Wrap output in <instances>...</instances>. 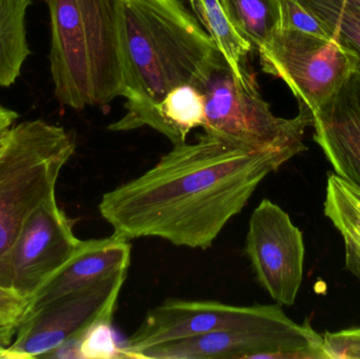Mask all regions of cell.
<instances>
[{"mask_svg": "<svg viewBox=\"0 0 360 359\" xmlns=\"http://www.w3.org/2000/svg\"><path fill=\"white\" fill-rule=\"evenodd\" d=\"M0 287L12 289L11 254L27 217L55 195L61 169L75 152L73 135L41 119L0 137Z\"/></svg>", "mask_w": 360, "mask_h": 359, "instance_id": "cell-4", "label": "cell"}, {"mask_svg": "<svg viewBox=\"0 0 360 359\" xmlns=\"http://www.w3.org/2000/svg\"><path fill=\"white\" fill-rule=\"evenodd\" d=\"M281 1V27L285 29L300 30L315 35L329 37L321 23L296 0ZM330 38V37H329Z\"/></svg>", "mask_w": 360, "mask_h": 359, "instance_id": "cell-21", "label": "cell"}, {"mask_svg": "<svg viewBox=\"0 0 360 359\" xmlns=\"http://www.w3.org/2000/svg\"><path fill=\"white\" fill-rule=\"evenodd\" d=\"M134 359H328L323 337L285 318L254 328L219 331L143 348Z\"/></svg>", "mask_w": 360, "mask_h": 359, "instance_id": "cell-7", "label": "cell"}, {"mask_svg": "<svg viewBox=\"0 0 360 359\" xmlns=\"http://www.w3.org/2000/svg\"><path fill=\"white\" fill-rule=\"evenodd\" d=\"M264 73L281 78L314 112L357 71L359 61L335 40L281 27L258 50Z\"/></svg>", "mask_w": 360, "mask_h": 359, "instance_id": "cell-6", "label": "cell"}, {"mask_svg": "<svg viewBox=\"0 0 360 359\" xmlns=\"http://www.w3.org/2000/svg\"><path fill=\"white\" fill-rule=\"evenodd\" d=\"M331 39L350 51L360 71V4L356 0H296Z\"/></svg>", "mask_w": 360, "mask_h": 359, "instance_id": "cell-18", "label": "cell"}, {"mask_svg": "<svg viewBox=\"0 0 360 359\" xmlns=\"http://www.w3.org/2000/svg\"><path fill=\"white\" fill-rule=\"evenodd\" d=\"M130 263L131 244L128 240L113 235L82 240L73 256L36 291L21 320L59 297L129 270Z\"/></svg>", "mask_w": 360, "mask_h": 359, "instance_id": "cell-13", "label": "cell"}, {"mask_svg": "<svg viewBox=\"0 0 360 359\" xmlns=\"http://www.w3.org/2000/svg\"><path fill=\"white\" fill-rule=\"evenodd\" d=\"M80 242L56 195L46 198L27 217L13 246L12 290L30 303L36 291L73 256Z\"/></svg>", "mask_w": 360, "mask_h": 359, "instance_id": "cell-11", "label": "cell"}, {"mask_svg": "<svg viewBox=\"0 0 360 359\" xmlns=\"http://www.w3.org/2000/svg\"><path fill=\"white\" fill-rule=\"evenodd\" d=\"M194 86L205 96L207 134L248 151H306L304 132L313 124L308 105L298 101L300 112L291 119L275 115L248 65L236 75L218 51Z\"/></svg>", "mask_w": 360, "mask_h": 359, "instance_id": "cell-5", "label": "cell"}, {"mask_svg": "<svg viewBox=\"0 0 360 359\" xmlns=\"http://www.w3.org/2000/svg\"><path fill=\"white\" fill-rule=\"evenodd\" d=\"M18 117L17 112L8 109L0 103V136L13 126Z\"/></svg>", "mask_w": 360, "mask_h": 359, "instance_id": "cell-24", "label": "cell"}, {"mask_svg": "<svg viewBox=\"0 0 360 359\" xmlns=\"http://www.w3.org/2000/svg\"><path fill=\"white\" fill-rule=\"evenodd\" d=\"M287 318L279 305L249 307L218 301L168 299L147 312L136 331L120 347L122 358L143 348L219 331L254 328Z\"/></svg>", "mask_w": 360, "mask_h": 359, "instance_id": "cell-9", "label": "cell"}, {"mask_svg": "<svg viewBox=\"0 0 360 359\" xmlns=\"http://www.w3.org/2000/svg\"><path fill=\"white\" fill-rule=\"evenodd\" d=\"M17 324L0 318V346L8 347L12 344L13 337L16 334Z\"/></svg>", "mask_w": 360, "mask_h": 359, "instance_id": "cell-23", "label": "cell"}, {"mask_svg": "<svg viewBox=\"0 0 360 359\" xmlns=\"http://www.w3.org/2000/svg\"><path fill=\"white\" fill-rule=\"evenodd\" d=\"M124 107V117L110 124L109 130L124 132L148 126L164 134L173 145H179L186 143L191 131L205 124V96L193 84L174 89L156 105Z\"/></svg>", "mask_w": 360, "mask_h": 359, "instance_id": "cell-14", "label": "cell"}, {"mask_svg": "<svg viewBox=\"0 0 360 359\" xmlns=\"http://www.w3.org/2000/svg\"><path fill=\"white\" fill-rule=\"evenodd\" d=\"M29 306V301L17 294L12 289L0 287V318L15 322L18 327L25 310Z\"/></svg>", "mask_w": 360, "mask_h": 359, "instance_id": "cell-22", "label": "cell"}, {"mask_svg": "<svg viewBox=\"0 0 360 359\" xmlns=\"http://www.w3.org/2000/svg\"><path fill=\"white\" fill-rule=\"evenodd\" d=\"M245 253L269 295L279 305H294L304 278V237L289 214L268 198L250 217Z\"/></svg>", "mask_w": 360, "mask_h": 359, "instance_id": "cell-10", "label": "cell"}, {"mask_svg": "<svg viewBox=\"0 0 360 359\" xmlns=\"http://www.w3.org/2000/svg\"><path fill=\"white\" fill-rule=\"evenodd\" d=\"M6 348L4 347V346H0V359H4V354L6 352Z\"/></svg>", "mask_w": 360, "mask_h": 359, "instance_id": "cell-25", "label": "cell"}, {"mask_svg": "<svg viewBox=\"0 0 360 359\" xmlns=\"http://www.w3.org/2000/svg\"><path fill=\"white\" fill-rule=\"evenodd\" d=\"M312 115L315 143L335 174L360 190V71Z\"/></svg>", "mask_w": 360, "mask_h": 359, "instance_id": "cell-12", "label": "cell"}, {"mask_svg": "<svg viewBox=\"0 0 360 359\" xmlns=\"http://www.w3.org/2000/svg\"><path fill=\"white\" fill-rule=\"evenodd\" d=\"M353 188H354L355 194H356L357 197H359V200H360V190L357 189V188L354 187V185H353Z\"/></svg>", "mask_w": 360, "mask_h": 359, "instance_id": "cell-26", "label": "cell"}, {"mask_svg": "<svg viewBox=\"0 0 360 359\" xmlns=\"http://www.w3.org/2000/svg\"><path fill=\"white\" fill-rule=\"evenodd\" d=\"M118 27L127 105L194 86L219 51L180 0H118Z\"/></svg>", "mask_w": 360, "mask_h": 359, "instance_id": "cell-2", "label": "cell"}, {"mask_svg": "<svg viewBox=\"0 0 360 359\" xmlns=\"http://www.w3.org/2000/svg\"><path fill=\"white\" fill-rule=\"evenodd\" d=\"M323 350L328 359H360V328L326 333Z\"/></svg>", "mask_w": 360, "mask_h": 359, "instance_id": "cell-20", "label": "cell"}, {"mask_svg": "<svg viewBox=\"0 0 360 359\" xmlns=\"http://www.w3.org/2000/svg\"><path fill=\"white\" fill-rule=\"evenodd\" d=\"M235 31L259 50L281 27L279 0H220Z\"/></svg>", "mask_w": 360, "mask_h": 359, "instance_id": "cell-17", "label": "cell"}, {"mask_svg": "<svg viewBox=\"0 0 360 359\" xmlns=\"http://www.w3.org/2000/svg\"><path fill=\"white\" fill-rule=\"evenodd\" d=\"M50 70L61 105L82 111L124 96L118 0H44Z\"/></svg>", "mask_w": 360, "mask_h": 359, "instance_id": "cell-3", "label": "cell"}, {"mask_svg": "<svg viewBox=\"0 0 360 359\" xmlns=\"http://www.w3.org/2000/svg\"><path fill=\"white\" fill-rule=\"evenodd\" d=\"M293 157L248 151L203 132L103 194L99 212L120 240L158 237L207 250L262 181Z\"/></svg>", "mask_w": 360, "mask_h": 359, "instance_id": "cell-1", "label": "cell"}, {"mask_svg": "<svg viewBox=\"0 0 360 359\" xmlns=\"http://www.w3.org/2000/svg\"><path fill=\"white\" fill-rule=\"evenodd\" d=\"M356 1H357V2H359V4H360V0H356Z\"/></svg>", "mask_w": 360, "mask_h": 359, "instance_id": "cell-28", "label": "cell"}, {"mask_svg": "<svg viewBox=\"0 0 360 359\" xmlns=\"http://www.w3.org/2000/svg\"><path fill=\"white\" fill-rule=\"evenodd\" d=\"M32 0H0V86L8 88L18 79L31 55L25 16Z\"/></svg>", "mask_w": 360, "mask_h": 359, "instance_id": "cell-16", "label": "cell"}, {"mask_svg": "<svg viewBox=\"0 0 360 359\" xmlns=\"http://www.w3.org/2000/svg\"><path fill=\"white\" fill-rule=\"evenodd\" d=\"M193 15L215 42L236 75L247 67L252 48L236 31L226 17L220 0H188Z\"/></svg>", "mask_w": 360, "mask_h": 359, "instance_id": "cell-19", "label": "cell"}, {"mask_svg": "<svg viewBox=\"0 0 360 359\" xmlns=\"http://www.w3.org/2000/svg\"><path fill=\"white\" fill-rule=\"evenodd\" d=\"M323 211L344 240L346 269L360 278V200L353 185L335 173L328 176Z\"/></svg>", "mask_w": 360, "mask_h": 359, "instance_id": "cell-15", "label": "cell"}, {"mask_svg": "<svg viewBox=\"0 0 360 359\" xmlns=\"http://www.w3.org/2000/svg\"><path fill=\"white\" fill-rule=\"evenodd\" d=\"M1 137V136H0ZM0 152H1V143H0Z\"/></svg>", "mask_w": 360, "mask_h": 359, "instance_id": "cell-27", "label": "cell"}, {"mask_svg": "<svg viewBox=\"0 0 360 359\" xmlns=\"http://www.w3.org/2000/svg\"><path fill=\"white\" fill-rule=\"evenodd\" d=\"M128 271L59 297L21 320L4 359L44 358L93 322L114 316Z\"/></svg>", "mask_w": 360, "mask_h": 359, "instance_id": "cell-8", "label": "cell"}]
</instances>
